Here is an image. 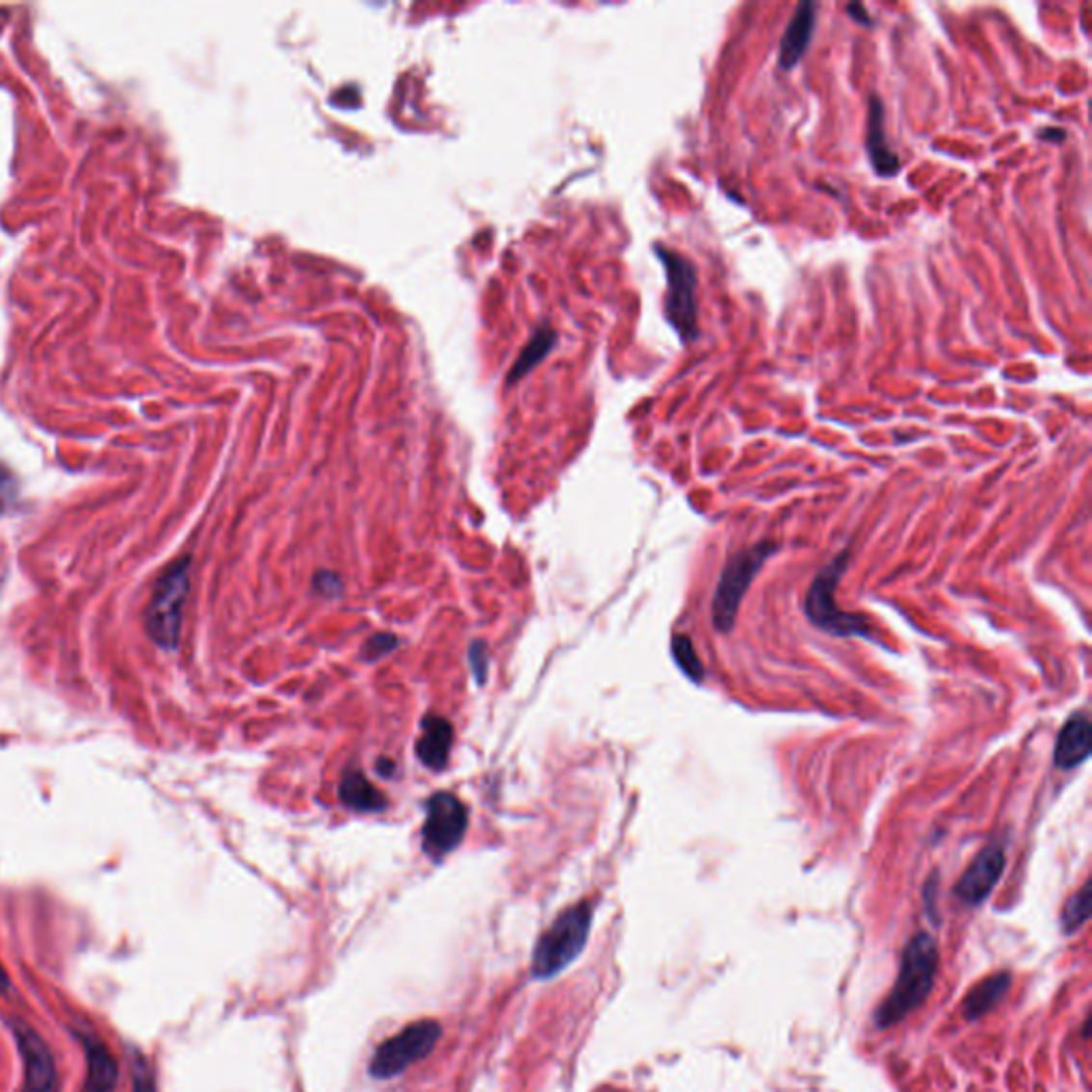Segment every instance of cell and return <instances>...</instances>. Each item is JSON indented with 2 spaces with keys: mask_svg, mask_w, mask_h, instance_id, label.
I'll list each match as a JSON object with an SVG mask.
<instances>
[{
  "mask_svg": "<svg viewBox=\"0 0 1092 1092\" xmlns=\"http://www.w3.org/2000/svg\"><path fill=\"white\" fill-rule=\"evenodd\" d=\"M1002 871H1005V849L997 845V843H992V845L981 849L969 869L962 872V877L954 888V895L962 902H967V905H979L997 888Z\"/></svg>",
  "mask_w": 1092,
  "mask_h": 1092,
  "instance_id": "10",
  "label": "cell"
},
{
  "mask_svg": "<svg viewBox=\"0 0 1092 1092\" xmlns=\"http://www.w3.org/2000/svg\"><path fill=\"white\" fill-rule=\"evenodd\" d=\"M660 261L666 267L668 295L663 303L672 329L679 333L683 342H693L698 337V273L688 256L672 250L666 246H655Z\"/></svg>",
  "mask_w": 1092,
  "mask_h": 1092,
  "instance_id": "5",
  "label": "cell"
},
{
  "mask_svg": "<svg viewBox=\"0 0 1092 1092\" xmlns=\"http://www.w3.org/2000/svg\"><path fill=\"white\" fill-rule=\"evenodd\" d=\"M468 830V809L449 792H438L427 800V818L423 823V849L433 860L451 853Z\"/></svg>",
  "mask_w": 1092,
  "mask_h": 1092,
  "instance_id": "8",
  "label": "cell"
},
{
  "mask_svg": "<svg viewBox=\"0 0 1092 1092\" xmlns=\"http://www.w3.org/2000/svg\"><path fill=\"white\" fill-rule=\"evenodd\" d=\"M1088 918H1090V883H1084L1076 895L1069 897L1065 907H1062V916H1060L1062 930H1065L1067 935L1078 932L1086 924Z\"/></svg>",
  "mask_w": 1092,
  "mask_h": 1092,
  "instance_id": "19",
  "label": "cell"
},
{
  "mask_svg": "<svg viewBox=\"0 0 1092 1092\" xmlns=\"http://www.w3.org/2000/svg\"><path fill=\"white\" fill-rule=\"evenodd\" d=\"M867 147L871 163L875 167L879 175H895L900 169L898 156L892 152L886 135V124H883V105L877 94L871 96L869 101V133H867Z\"/></svg>",
  "mask_w": 1092,
  "mask_h": 1092,
  "instance_id": "15",
  "label": "cell"
},
{
  "mask_svg": "<svg viewBox=\"0 0 1092 1092\" xmlns=\"http://www.w3.org/2000/svg\"><path fill=\"white\" fill-rule=\"evenodd\" d=\"M470 662H472V668L476 679L481 683L484 681V672H486V660H484V647L481 642H474L472 649H470Z\"/></svg>",
  "mask_w": 1092,
  "mask_h": 1092,
  "instance_id": "24",
  "label": "cell"
},
{
  "mask_svg": "<svg viewBox=\"0 0 1092 1092\" xmlns=\"http://www.w3.org/2000/svg\"><path fill=\"white\" fill-rule=\"evenodd\" d=\"M397 644H400V640H397L393 634H376V637H372L370 640L365 642L363 655H365V660H378V658H384L386 653L395 651Z\"/></svg>",
  "mask_w": 1092,
  "mask_h": 1092,
  "instance_id": "22",
  "label": "cell"
},
{
  "mask_svg": "<svg viewBox=\"0 0 1092 1092\" xmlns=\"http://www.w3.org/2000/svg\"><path fill=\"white\" fill-rule=\"evenodd\" d=\"M191 585V558L173 561L156 581L145 611V630L163 649H175L180 640L182 612Z\"/></svg>",
  "mask_w": 1092,
  "mask_h": 1092,
  "instance_id": "3",
  "label": "cell"
},
{
  "mask_svg": "<svg viewBox=\"0 0 1092 1092\" xmlns=\"http://www.w3.org/2000/svg\"><path fill=\"white\" fill-rule=\"evenodd\" d=\"M849 12H851V13H858V17H856V19H858V22H862V24H869V19H867L869 15H867V12H865V9H862L860 5H853V7H849Z\"/></svg>",
  "mask_w": 1092,
  "mask_h": 1092,
  "instance_id": "26",
  "label": "cell"
},
{
  "mask_svg": "<svg viewBox=\"0 0 1092 1092\" xmlns=\"http://www.w3.org/2000/svg\"><path fill=\"white\" fill-rule=\"evenodd\" d=\"M15 1037V1046L22 1056V1088L19 1092H58L61 1090V1074L56 1058L45 1039L22 1020H9Z\"/></svg>",
  "mask_w": 1092,
  "mask_h": 1092,
  "instance_id": "9",
  "label": "cell"
},
{
  "mask_svg": "<svg viewBox=\"0 0 1092 1092\" xmlns=\"http://www.w3.org/2000/svg\"><path fill=\"white\" fill-rule=\"evenodd\" d=\"M131 1081H133V1092H158L150 1062L145 1060L142 1052L135 1050L131 1054Z\"/></svg>",
  "mask_w": 1092,
  "mask_h": 1092,
  "instance_id": "21",
  "label": "cell"
},
{
  "mask_svg": "<svg viewBox=\"0 0 1092 1092\" xmlns=\"http://www.w3.org/2000/svg\"><path fill=\"white\" fill-rule=\"evenodd\" d=\"M75 1037L86 1052V1081L82 1092H116L117 1086V1060L107 1048L105 1041L88 1030H75Z\"/></svg>",
  "mask_w": 1092,
  "mask_h": 1092,
  "instance_id": "11",
  "label": "cell"
},
{
  "mask_svg": "<svg viewBox=\"0 0 1092 1092\" xmlns=\"http://www.w3.org/2000/svg\"><path fill=\"white\" fill-rule=\"evenodd\" d=\"M421 726L423 734L416 741V756H419L427 768L440 770L449 762V753L453 747L451 721L440 717V715H427Z\"/></svg>",
  "mask_w": 1092,
  "mask_h": 1092,
  "instance_id": "14",
  "label": "cell"
},
{
  "mask_svg": "<svg viewBox=\"0 0 1092 1092\" xmlns=\"http://www.w3.org/2000/svg\"><path fill=\"white\" fill-rule=\"evenodd\" d=\"M1009 986H1011V975L1005 971L981 979L979 984L969 990V995L965 997V1001H962V1016H965L969 1022L984 1018L988 1011L1007 995Z\"/></svg>",
  "mask_w": 1092,
  "mask_h": 1092,
  "instance_id": "16",
  "label": "cell"
},
{
  "mask_svg": "<svg viewBox=\"0 0 1092 1092\" xmlns=\"http://www.w3.org/2000/svg\"><path fill=\"white\" fill-rule=\"evenodd\" d=\"M774 551H777L774 542H760L732 555L713 595V625L719 632H730L734 628L744 593Z\"/></svg>",
  "mask_w": 1092,
  "mask_h": 1092,
  "instance_id": "6",
  "label": "cell"
},
{
  "mask_svg": "<svg viewBox=\"0 0 1092 1092\" xmlns=\"http://www.w3.org/2000/svg\"><path fill=\"white\" fill-rule=\"evenodd\" d=\"M849 563L847 551L841 553L837 559H832L826 568L819 570V574L813 579L811 587L804 598V612L811 619L816 628L832 634V637H871L869 621L860 614H851L839 609L835 600L837 585L845 572Z\"/></svg>",
  "mask_w": 1092,
  "mask_h": 1092,
  "instance_id": "4",
  "label": "cell"
},
{
  "mask_svg": "<svg viewBox=\"0 0 1092 1092\" xmlns=\"http://www.w3.org/2000/svg\"><path fill=\"white\" fill-rule=\"evenodd\" d=\"M442 1037V1027L435 1020L412 1022L410 1027L397 1032L378 1046L370 1062L374 1079H393L410 1069L414 1062L431 1054Z\"/></svg>",
  "mask_w": 1092,
  "mask_h": 1092,
  "instance_id": "7",
  "label": "cell"
},
{
  "mask_svg": "<svg viewBox=\"0 0 1092 1092\" xmlns=\"http://www.w3.org/2000/svg\"><path fill=\"white\" fill-rule=\"evenodd\" d=\"M816 13H818L816 3H800L796 7V12H793L779 47V66L783 71H790V68L796 66L804 52H807L813 37V28H816Z\"/></svg>",
  "mask_w": 1092,
  "mask_h": 1092,
  "instance_id": "12",
  "label": "cell"
},
{
  "mask_svg": "<svg viewBox=\"0 0 1092 1092\" xmlns=\"http://www.w3.org/2000/svg\"><path fill=\"white\" fill-rule=\"evenodd\" d=\"M1090 719L1086 713H1076L1069 717L1065 726L1058 732L1056 747H1054V764L1062 770H1071L1079 767L1090 756Z\"/></svg>",
  "mask_w": 1092,
  "mask_h": 1092,
  "instance_id": "13",
  "label": "cell"
},
{
  "mask_svg": "<svg viewBox=\"0 0 1092 1092\" xmlns=\"http://www.w3.org/2000/svg\"><path fill=\"white\" fill-rule=\"evenodd\" d=\"M593 920V905L581 900L577 905L561 911L558 920L542 932L535 943L532 973L538 979H549L570 965L587 946Z\"/></svg>",
  "mask_w": 1092,
  "mask_h": 1092,
  "instance_id": "2",
  "label": "cell"
},
{
  "mask_svg": "<svg viewBox=\"0 0 1092 1092\" xmlns=\"http://www.w3.org/2000/svg\"><path fill=\"white\" fill-rule=\"evenodd\" d=\"M340 800L359 813H380L386 809V798L374 788L359 768H349L340 781Z\"/></svg>",
  "mask_w": 1092,
  "mask_h": 1092,
  "instance_id": "17",
  "label": "cell"
},
{
  "mask_svg": "<svg viewBox=\"0 0 1092 1092\" xmlns=\"http://www.w3.org/2000/svg\"><path fill=\"white\" fill-rule=\"evenodd\" d=\"M939 969V948L926 932H918L902 951L898 975L890 995L875 1011V1027L892 1028L928 1001Z\"/></svg>",
  "mask_w": 1092,
  "mask_h": 1092,
  "instance_id": "1",
  "label": "cell"
},
{
  "mask_svg": "<svg viewBox=\"0 0 1092 1092\" xmlns=\"http://www.w3.org/2000/svg\"><path fill=\"white\" fill-rule=\"evenodd\" d=\"M672 655H674V662H677V666L683 670L685 677L696 681V683L704 679V666H702V662L696 655V649H693V644H691L688 634H677V637H674Z\"/></svg>",
  "mask_w": 1092,
  "mask_h": 1092,
  "instance_id": "20",
  "label": "cell"
},
{
  "mask_svg": "<svg viewBox=\"0 0 1092 1092\" xmlns=\"http://www.w3.org/2000/svg\"><path fill=\"white\" fill-rule=\"evenodd\" d=\"M9 986H12V979H9L3 962H0V992H7Z\"/></svg>",
  "mask_w": 1092,
  "mask_h": 1092,
  "instance_id": "25",
  "label": "cell"
},
{
  "mask_svg": "<svg viewBox=\"0 0 1092 1092\" xmlns=\"http://www.w3.org/2000/svg\"><path fill=\"white\" fill-rule=\"evenodd\" d=\"M384 770H386V774H391V772H395V767L389 762H378V772H384Z\"/></svg>",
  "mask_w": 1092,
  "mask_h": 1092,
  "instance_id": "27",
  "label": "cell"
},
{
  "mask_svg": "<svg viewBox=\"0 0 1092 1092\" xmlns=\"http://www.w3.org/2000/svg\"><path fill=\"white\" fill-rule=\"evenodd\" d=\"M314 587H316V591H319V593L326 595V598H333V595L340 593L342 583H340V579L335 577V574L325 570V572H321V574H316Z\"/></svg>",
  "mask_w": 1092,
  "mask_h": 1092,
  "instance_id": "23",
  "label": "cell"
},
{
  "mask_svg": "<svg viewBox=\"0 0 1092 1092\" xmlns=\"http://www.w3.org/2000/svg\"><path fill=\"white\" fill-rule=\"evenodd\" d=\"M555 346V331L551 326H542V329L532 337V342L525 346L523 352L519 354V359H516L514 367L510 370V378L508 382H516L519 378H523L525 374L532 372L535 365H538L546 354L553 351Z\"/></svg>",
  "mask_w": 1092,
  "mask_h": 1092,
  "instance_id": "18",
  "label": "cell"
}]
</instances>
